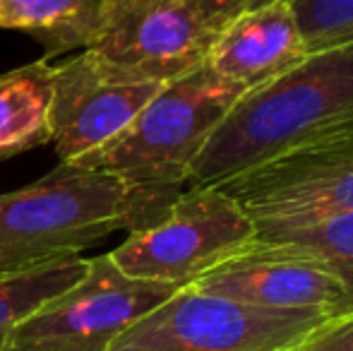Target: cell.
<instances>
[{
  "label": "cell",
  "mask_w": 353,
  "mask_h": 351,
  "mask_svg": "<svg viewBox=\"0 0 353 351\" xmlns=\"http://www.w3.org/2000/svg\"><path fill=\"white\" fill-rule=\"evenodd\" d=\"M344 135H353V43L310 53L281 77L243 94L197 154L188 188L219 185Z\"/></svg>",
  "instance_id": "6da1fadb"
},
{
  "label": "cell",
  "mask_w": 353,
  "mask_h": 351,
  "mask_svg": "<svg viewBox=\"0 0 353 351\" xmlns=\"http://www.w3.org/2000/svg\"><path fill=\"white\" fill-rule=\"evenodd\" d=\"M181 192L58 164L32 185L0 195V274L79 255L118 231L149 229Z\"/></svg>",
  "instance_id": "7a4b0ae2"
},
{
  "label": "cell",
  "mask_w": 353,
  "mask_h": 351,
  "mask_svg": "<svg viewBox=\"0 0 353 351\" xmlns=\"http://www.w3.org/2000/svg\"><path fill=\"white\" fill-rule=\"evenodd\" d=\"M245 92L202 66L163 85L121 135L70 164L144 185L183 188L202 147Z\"/></svg>",
  "instance_id": "3957f363"
},
{
  "label": "cell",
  "mask_w": 353,
  "mask_h": 351,
  "mask_svg": "<svg viewBox=\"0 0 353 351\" xmlns=\"http://www.w3.org/2000/svg\"><path fill=\"white\" fill-rule=\"evenodd\" d=\"M332 318L327 310L260 308L183 286L108 351H291Z\"/></svg>",
  "instance_id": "277c9868"
},
{
  "label": "cell",
  "mask_w": 353,
  "mask_h": 351,
  "mask_svg": "<svg viewBox=\"0 0 353 351\" xmlns=\"http://www.w3.org/2000/svg\"><path fill=\"white\" fill-rule=\"evenodd\" d=\"M257 226L219 185L188 188L154 226L132 231L111 260L128 277L178 289L250 248Z\"/></svg>",
  "instance_id": "5b68a950"
},
{
  "label": "cell",
  "mask_w": 353,
  "mask_h": 351,
  "mask_svg": "<svg viewBox=\"0 0 353 351\" xmlns=\"http://www.w3.org/2000/svg\"><path fill=\"white\" fill-rule=\"evenodd\" d=\"M178 286L121 272L111 255L89 258L87 272L14 325L5 351H108L132 323Z\"/></svg>",
  "instance_id": "8992f818"
},
{
  "label": "cell",
  "mask_w": 353,
  "mask_h": 351,
  "mask_svg": "<svg viewBox=\"0 0 353 351\" xmlns=\"http://www.w3.org/2000/svg\"><path fill=\"white\" fill-rule=\"evenodd\" d=\"M216 34L190 0H101L87 48L132 80L168 85L207 66Z\"/></svg>",
  "instance_id": "52a82bcc"
},
{
  "label": "cell",
  "mask_w": 353,
  "mask_h": 351,
  "mask_svg": "<svg viewBox=\"0 0 353 351\" xmlns=\"http://www.w3.org/2000/svg\"><path fill=\"white\" fill-rule=\"evenodd\" d=\"M257 229L301 226L353 212V135L334 137L219 183Z\"/></svg>",
  "instance_id": "ba28073f"
},
{
  "label": "cell",
  "mask_w": 353,
  "mask_h": 351,
  "mask_svg": "<svg viewBox=\"0 0 353 351\" xmlns=\"http://www.w3.org/2000/svg\"><path fill=\"white\" fill-rule=\"evenodd\" d=\"M161 87L113 70L89 48L53 66L48 121L61 164L121 135Z\"/></svg>",
  "instance_id": "9c48e42d"
},
{
  "label": "cell",
  "mask_w": 353,
  "mask_h": 351,
  "mask_svg": "<svg viewBox=\"0 0 353 351\" xmlns=\"http://www.w3.org/2000/svg\"><path fill=\"white\" fill-rule=\"evenodd\" d=\"M205 294L279 310L344 313L346 289L327 267L279 245L255 241L192 284Z\"/></svg>",
  "instance_id": "30bf717a"
},
{
  "label": "cell",
  "mask_w": 353,
  "mask_h": 351,
  "mask_svg": "<svg viewBox=\"0 0 353 351\" xmlns=\"http://www.w3.org/2000/svg\"><path fill=\"white\" fill-rule=\"evenodd\" d=\"M305 56L291 3H270L243 10L219 29L207 68L250 92L281 77Z\"/></svg>",
  "instance_id": "8fae6325"
},
{
  "label": "cell",
  "mask_w": 353,
  "mask_h": 351,
  "mask_svg": "<svg viewBox=\"0 0 353 351\" xmlns=\"http://www.w3.org/2000/svg\"><path fill=\"white\" fill-rule=\"evenodd\" d=\"M51 70L41 58L0 75V161L51 142Z\"/></svg>",
  "instance_id": "7c38bea8"
},
{
  "label": "cell",
  "mask_w": 353,
  "mask_h": 351,
  "mask_svg": "<svg viewBox=\"0 0 353 351\" xmlns=\"http://www.w3.org/2000/svg\"><path fill=\"white\" fill-rule=\"evenodd\" d=\"M101 0H0V29H19L46 51V61L89 46Z\"/></svg>",
  "instance_id": "4fadbf2b"
},
{
  "label": "cell",
  "mask_w": 353,
  "mask_h": 351,
  "mask_svg": "<svg viewBox=\"0 0 353 351\" xmlns=\"http://www.w3.org/2000/svg\"><path fill=\"white\" fill-rule=\"evenodd\" d=\"M305 255L332 272L346 289L344 313H353V212L325 217L301 226L257 229V239Z\"/></svg>",
  "instance_id": "5bb4252c"
},
{
  "label": "cell",
  "mask_w": 353,
  "mask_h": 351,
  "mask_svg": "<svg viewBox=\"0 0 353 351\" xmlns=\"http://www.w3.org/2000/svg\"><path fill=\"white\" fill-rule=\"evenodd\" d=\"M87 265L89 260L70 255L14 274H0V351L8 347L10 334L19 320L68 286L77 284L87 272Z\"/></svg>",
  "instance_id": "9a60e30c"
},
{
  "label": "cell",
  "mask_w": 353,
  "mask_h": 351,
  "mask_svg": "<svg viewBox=\"0 0 353 351\" xmlns=\"http://www.w3.org/2000/svg\"><path fill=\"white\" fill-rule=\"evenodd\" d=\"M305 53L353 43V0H291Z\"/></svg>",
  "instance_id": "2e32d148"
},
{
  "label": "cell",
  "mask_w": 353,
  "mask_h": 351,
  "mask_svg": "<svg viewBox=\"0 0 353 351\" xmlns=\"http://www.w3.org/2000/svg\"><path fill=\"white\" fill-rule=\"evenodd\" d=\"M291 351H353V313L332 318Z\"/></svg>",
  "instance_id": "e0dca14e"
},
{
  "label": "cell",
  "mask_w": 353,
  "mask_h": 351,
  "mask_svg": "<svg viewBox=\"0 0 353 351\" xmlns=\"http://www.w3.org/2000/svg\"><path fill=\"white\" fill-rule=\"evenodd\" d=\"M195 5V10L202 14L207 24H212L214 29H221L226 22H231L238 12H241L243 0H190Z\"/></svg>",
  "instance_id": "ac0fdd59"
},
{
  "label": "cell",
  "mask_w": 353,
  "mask_h": 351,
  "mask_svg": "<svg viewBox=\"0 0 353 351\" xmlns=\"http://www.w3.org/2000/svg\"><path fill=\"white\" fill-rule=\"evenodd\" d=\"M270 3H291V0H243L241 12H243V10H255V8H262V5H270Z\"/></svg>",
  "instance_id": "d6986e66"
}]
</instances>
